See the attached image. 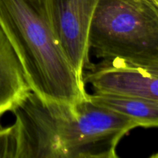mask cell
<instances>
[{
    "label": "cell",
    "mask_w": 158,
    "mask_h": 158,
    "mask_svg": "<svg viewBox=\"0 0 158 158\" xmlns=\"http://www.w3.org/2000/svg\"><path fill=\"white\" fill-rule=\"evenodd\" d=\"M16 158H117L131 119L88 97L75 103L45 101L30 91L12 111Z\"/></svg>",
    "instance_id": "1"
},
{
    "label": "cell",
    "mask_w": 158,
    "mask_h": 158,
    "mask_svg": "<svg viewBox=\"0 0 158 158\" xmlns=\"http://www.w3.org/2000/svg\"><path fill=\"white\" fill-rule=\"evenodd\" d=\"M0 29L31 90L42 100L75 103L87 97L84 80L56 30L47 0H0Z\"/></svg>",
    "instance_id": "2"
},
{
    "label": "cell",
    "mask_w": 158,
    "mask_h": 158,
    "mask_svg": "<svg viewBox=\"0 0 158 158\" xmlns=\"http://www.w3.org/2000/svg\"><path fill=\"white\" fill-rule=\"evenodd\" d=\"M88 45L103 60L158 67V6L152 0H99Z\"/></svg>",
    "instance_id": "3"
},
{
    "label": "cell",
    "mask_w": 158,
    "mask_h": 158,
    "mask_svg": "<svg viewBox=\"0 0 158 158\" xmlns=\"http://www.w3.org/2000/svg\"><path fill=\"white\" fill-rule=\"evenodd\" d=\"M94 93L135 97L158 103V67H143L121 60H102L83 74Z\"/></svg>",
    "instance_id": "4"
},
{
    "label": "cell",
    "mask_w": 158,
    "mask_h": 158,
    "mask_svg": "<svg viewBox=\"0 0 158 158\" xmlns=\"http://www.w3.org/2000/svg\"><path fill=\"white\" fill-rule=\"evenodd\" d=\"M56 30L73 66L83 79L91 66L88 34L99 0H47Z\"/></svg>",
    "instance_id": "5"
},
{
    "label": "cell",
    "mask_w": 158,
    "mask_h": 158,
    "mask_svg": "<svg viewBox=\"0 0 158 158\" xmlns=\"http://www.w3.org/2000/svg\"><path fill=\"white\" fill-rule=\"evenodd\" d=\"M30 91L19 60L0 29V117L12 112Z\"/></svg>",
    "instance_id": "6"
},
{
    "label": "cell",
    "mask_w": 158,
    "mask_h": 158,
    "mask_svg": "<svg viewBox=\"0 0 158 158\" xmlns=\"http://www.w3.org/2000/svg\"><path fill=\"white\" fill-rule=\"evenodd\" d=\"M87 97L96 104L131 119L137 127H158L157 102L140 97L98 93L88 94Z\"/></svg>",
    "instance_id": "7"
},
{
    "label": "cell",
    "mask_w": 158,
    "mask_h": 158,
    "mask_svg": "<svg viewBox=\"0 0 158 158\" xmlns=\"http://www.w3.org/2000/svg\"><path fill=\"white\" fill-rule=\"evenodd\" d=\"M17 145L15 125L0 127V158H16Z\"/></svg>",
    "instance_id": "8"
},
{
    "label": "cell",
    "mask_w": 158,
    "mask_h": 158,
    "mask_svg": "<svg viewBox=\"0 0 158 158\" xmlns=\"http://www.w3.org/2000/svg\"><path fill=\"white\" fill-rule=\"evenodd\" d=\"M152 1H154V2H155L156 4H157V6H158V0H152Z\"/></svg>",
    "instance_id": "9"
}]
</instances>
